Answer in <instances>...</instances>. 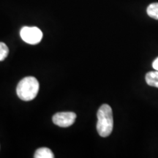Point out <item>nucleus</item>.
Wrapping results in <instances>:
<instances>
[{
  "label": "nucleus",
  "mask_w": 158,
  "mask_h": 158,
  "mask_svg": "<svg viewBox=\"0 0 158 158\" xmlns=\"http://www.w3.org/2000/svg\"><path fill=\"white\" fill-rule=\"evenodd\" d=\"M146 81L149 86L158 88V71L149 72L146 75Z\"/></svg>",
  "instance_id": "39448f33"
},
{
  "label": "nucleus",
  "mask_w": 158,
  "mask_h": 158,
  "mask_svg": "<svg viewBox=\"0 0 158 158\" xmlns=\"http://www.w3.org/2000/svg\"><path fill=\"white\" fill-rule=\"evenodd\" d=\"M38 81L35 77H26L18 84L16 92L19 98L23 101H30L35 98L39 92Z\"/></svg>",
  "instance_id": "f03ea898"
},
{
  "label": "nucleus",
  "mask_w": 158,
  "mask_h": 158,
  "mask_svg": "<svg viewBox=\"0 0 158 158\" xmlns=\"http://www.w3.org/2000/svg\"><path fill=\"white\" fill-rule=\"evenodd\" d=\"M152 67H153V68L155 69V70H157L158 71V57L153 62Z\"/></svg>",
  "instance_id": "1a4fd4ad"
},
{
  "label": "nucleus",
  "mask_w": 158,
  "mask_h": 158,
  "mask_svg": "<svg viewBox=\"0 0 158 158\" xmlns=\"http://www.w3.org/2000/svg\"><path fill=\"white\" fill-rule=\"evenodd\" d=\"M97 116V130L98 134L101 137H108L110 135L114 127L113 112L109 105H102L99 108Z\"/></svg>",
  "instance_id": "f257e3e1"
},
{
  "label": "nucleus",
  "mask_w": 158,
  "mask_h": 158,
  "mask_svg": "<svg viewBox=\"0 0 158 158\" xmlns=\"http://www.w3.org/2000/svg\"><path fill=\"white\" fill-rule=\"evenodd\" d=\"M9 54V48L5 43L0 42V62L4 61Z\"/></svg>",
  "instance_id": "6e6552de"
},
{
  "label": "nucleus",
  "mask_w": 158,
  "mask_h": 158,
  "mask_svg": "<svg viewBox=\"0 0 158 158\" xmlns=\"http://www.w3.org/2000/svg\"><path fill=\"white\" fill-rule=\"evenodd\" d=\"M76 118V114L73 112H60L54 114L53 122L61 127H68L72 125Z\"/></svg>",
  "instance_id": "20e7f679"
},
{
  "label": "nucleus",
  "mask_w": 158,
  "mask_h": 158,
  "mask_svg": "<svg viewBox=\"0 0 158 158\" xmlns=\"http://www.w3.org/2000/svg\"><path fill=\"white\" fill-rule=\"evenodd\" d=\"M35 158H54V155L48 148H40L35 152Z\"/></svg>",
  "instance_id": "423d86ee"
},
{
  "label": "nucleus",
  "mask_w": 158,
  "mask_h": 158,
  "mask_svg": "<svg viewBox=\"0 0 158 158\" xmlns=\"http://www.w3.org/2000/svg\"><path fill=\"white\" fill-rule=\"evenodd\" d=\"M21 39L25 43L30 45H35L39 43L43 38V32L36 27H24L20 31Z\"/></svg>",
  "instance_id": "7ed1b4c3"
},
{
  "label": "nucleus",
  "mask_w": 158,
  "mask_h": 158,
  "mask_svg": "<svg viewBox=\"0 0 158 158\" xmlns=\"http://www.w3.org/2000/svg\"><path fill=\"white\" fill-rule=\"evenodd\" d=\"M147 12L149 17L158 20V2L152 3L148 6Z\"/></svg>",
  "instance_id": "0eeeda50"
}]
</instances>
